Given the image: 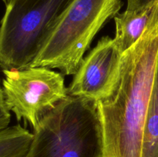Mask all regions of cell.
Listing matches in <instances>:
<instances>
[{"label":"cell","instance_id":"cell-1","mask_svg":"<svg viewBox=\"0 0 158 157\" xmlns=\"http://www.w3.org/2000/svg\"><path fill=\"white\" fill-rule=\"evenodd\" d=\"M157 60L158 6L141 38L123 54L111 93L97 102L103 126V157H141Z\"/></svg>","mask_w":158,"mask_h":157},{"label":"cell","instance_id":"cell-2","mask_svg":"<svg viewBox=\"0 0 158 157\" xmlns=\"http://www.w3.org/2000/svg\"><path fill=\"white\" fill-rule=\"evenodd\" d=\"M26 157H103L98 103L68 95L33 129Z\"/></svg>","mask_w":158,"mask_h":157},{"label":"cell","instance_id":"cell-3","mask_svg":"<svg viewBox=\"0 0 158 157\" xmlns=\"http://www.w3.org/2000/svg\"><path fill=\"white\" fill-rule=\"evenodd\" d=\"M123 5L122 0H73L29 66L75 75L95 35Z\"/></svg>","mask_w":158,"mask_h":157},{"label":"cell","instance_id":"cell-4","mask_svg":"<svg viewBox=\"0 0 158 157\" xmlns=\"http://www.w3.org/2000/svg\"><path fill=\"white\" fill-rule=\"evenodd\" d=\"M73 0H11L0 22V67H29Z\"/></svg>","mask_w":158,"mask_h":157},{"label":"cell","instance_id":"cell-5","mask_svg":"<svg viewBox=\"0 0 158 157\" xmlns=\"http://www.w3.org/2000/svg\"><path fill=\"white\" fill-rule=\"evenodd\" d=\"M2 90L9 111L33 129L42 117L68 96L64 75L47 67L3 69Z\"/></svg>","mask_w":158,"mask_h":157},{"label":"cell","instance_id":"cell-6","mask_svg":"<svg viewBox=\"0 0 158 157\" xmlns=\"http://www.w3.org/2000/svg\"><path fill=\"white\" fill-rule=\"evenodd\" d=\"M123 54L114 38H100L83 58L67 88L68 95L96 102L106 98L118 79Z\"/></svg>","mask_w":158,"mask_h":157},{"label":"cell","instance_id":"cell-7","mask_svg":"<svg viewBox=\"0 0 158 157\" xmlns=\"http://www.w3.org/2000/svg\"><path fill=\"white\" fill-rule=\"evenodd\" d=\"M158 0L137 10H126L114 17L116 33L114 42L122 53L134 46L151 22L157 9Z\"/></svg>","mask_w":158,"mask_h":157},{"label":"cell","instance_id":"cell-8","mask_svg":"<svg viewBox=\"0 0 158 157\" xmlns=\"http://www.w3.org/2000/svg\"><path fill=\"white\" fill-rule=\"evenodd\" d=\"M141 157H158V60L143 127Z\"/></svg>","mask_w":158,"mask_h":157},{"label":"cell","instance_id":"cell-9","mask_svg":"<svg viewBox=\"0 0 158 157\" xmlns=\"http://www.w3.org/2000/svg\"><path fill=\"white\" fill-rule=\"evenodd\" d=\"M33 134L19 124L0 131V157H26Z\"/></svg>","mask_w":158,"mask_h":157},{"label":"cell","instance_id":"cell-10","mask_svg":"<svg viewBox=\"0 0 158 157\" xmlns=\"http://www.w3.org/2000/svg\"><path fill=\"white\" fill-rule=\"evenodd\" d=\"M10 119V111L9 110L7 106H6L4 94H3L2 86H1V83H0V131L9 127Z\"/></svg>","mask_w":158,"mask_h":157},{"label":"cell","instance_id":"cell-11","mask_svg":"<svg viewBox=\"0 0 158 157\" xmlns=\"http://www.w3.org/2000/svg\"><path fill=\"white\" fill-rule=\"evenodd\" d=\"M156 0H127V10H137L149 6Z\"/></svg>","mask_w":158,"mask_h":157},{"label":"cell","instance_id":"cell-12","mask_svg":"<svg viewBox=\"0 0 158 157\" xmlns=\"http://www.w3.org/2000/svg\"><path fill=\"white\" fill-rule=\"evenodd\" d=\"M2 1L3 2H4V4H5V6H6V5H7L8 3L9 2L11 1V0H2Z\"/></svg>","mask_w":158,"mask_h":157}]
</instances>
